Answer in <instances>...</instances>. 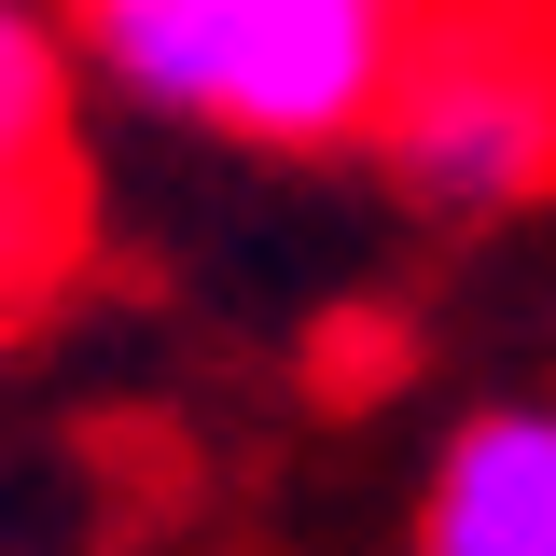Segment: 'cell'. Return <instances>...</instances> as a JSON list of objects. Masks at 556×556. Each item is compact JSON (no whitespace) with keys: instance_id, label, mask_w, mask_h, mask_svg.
<instances>
[{"instance_id":"3957f363","label":"cell","mask_w":556,"mask_h":556,"mask_svg":"<svg viewBox=\"0 0 556 556\" xmlns=\"http://www.w3.org/2000/svg\"><path fill=\"white\" fill-rule=\"evenodd\" d=\"M84 265V28L0 0V306Z\"/></svg>"},{"instance_id":"6da1fadb","label":"cell","mask_w":556,"mask_h":556,"mask_svg":"<svg viewBox=\"0 0 556 556\" xmlns=\"http://www.w3.org/2000/svg\"><path fill=\"white\" fill-rule=\"evenodd\" d=\"M84 56L139 112H181L251 153H376V112L417 56V0H70Z\"/></svg>"},{"instance_id":"277c9868","label":"cell","mask_w":556,"mask_h":556,"mask_svg":"<svg viewBox=\"0 0 556 556\" xmlns=\"http://www.w3.org/2000/svg\"><path fill=\"white\" fill-rule=\"evenodd\" d=\"M417 556H556V404H486L417 486Z\"/></svg>"},{"instance_id":"7a4b0ae2","label":"cell","mask_w":556,"mask_h":556,"mask_svg":"<svg viewBox=\"0 0 556 556\" xmlns=\"http://www.w3.org/2000/svg\"><path fill=\"white\" fill-rule=\"evenodd\" d=\"M376 167L445 223L556 195V0H445L376 112Z\"/></svg>"}]
</instances>
